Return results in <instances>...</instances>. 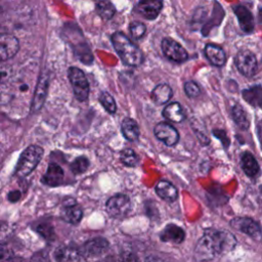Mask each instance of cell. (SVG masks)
<instances>
[{
    "label": "cell",
    "mask_w": 262,
    "mask_h": 262,
    "mask_svg": "<svg viewBox=\"0 0 262 262\" xmlns=\"http://www.w3.org/2000/svg\"><path fill=\"white\" fill-rule=\"evenodd\" d=\"M236 246L235 236L226 230L210 229L199 239L194 248V258L199 262L211 261L224 255Z\"/></svg>",
    "instance_id": "1"
},
{
    "label": "cell",
    "mask_w": 262,
    "mask_h": 262,
    "mask_svg": "<svg viewBox=\"0 0 262 262\" xmlns=\"http://www.w3.org/2000/svg\"><path fill=\"white\" fill-rule=\"evenodd\" d=\"M113 46L121 60L131 67H138L142 63L143 55L139 47L122 32H116L111 37Z\"/></svg>",
    "instance_id": "2"
},
{
    "label": "cell",
    "mask_w": 262,
    "mask_h": 262,
    "mask_svg": "<svg viewBox=\"0 0 262 262\" xmlns=\"http://www.w3.org/2000/svg\"><path fill=\"white\" fill-rule=\"evenodd\" d=\"M44 154V149L37 145L32 144L29 145L20 155L16 169L15 174L18 177H26L31 174L35 170V168L38 166L39 162L41 161Z\"/></svg>",
    "instance_id": "3"
},
{
    "label": "cell",
    "mask_w": 262,
    "mask_h": 262,
    "mask_svg": "<svg viewBox=\"0 0 262 262\" xmlns=\"http://www.w3.org/2000/svg\"><path fill=\"white\" fill-rule=\"evenodd\" d=\"M68 77L76 98L85 101L89 96V83L84 72L79 68L71 67L68 70Z\"/></svg>",
    "instance_id": "4"
},
{
    "label": "cell",
    "mask_w": 262,
    "mask_h": 262,
    "mask_svg": "<svg viewBox=\"0 0 262 262\" xmlns=\"http://www.w3.org/2000/svg\"><path fill=\"white\" fill-rule=\"evenodd\" d=\"M131 209V202L126 194L117 193L111 196L105 203V210L113 218L125 217Z\"/></svg>",
    "instance_id": "5"
},
{
    "label": "cell",
    "mask_w": 262,
    "mask_h": 262,
    "mask_svg": "<svg viewBox=\"0 0 262 262\" xmlns=\"http://www.w3.org/2000/svg\"><path fill=\"white\" fill-rule=\"evenodd\" d=\"M230 226L246 235L250 236L255 242L262 241V229L260 225L249 217H235L231 219Z\"/></svg>",
    "instance_id": "6"
},
{
    "label": "cell",
    "mask_w": 262,
    "mask_h": 262,
    "mask_svg": "<svg viewBox=\"0 0 262 262\" xmlns=\"http://www.w3.org/2000/svg\"><path fill=\"white\" fill-rule=\"evenodd\" d=\"M234 62L239 73L246 77L254 76L258 68L256 55L248 49L239 50L235 55Z\"/></svg>",
    "instance_id": "7"
},
{
    "label": "cell",
    "mask_w": 262,
    "mask_h": 262,
    "mask_svg": "<svg viewBox=\"0 0 262 262\" xmlns=\"http://www.w3.org/2000/svg\"><path fill=\"white\" fill-rule=\"evenodd\" d=\"M162 51L164 55L175 62H183L188 58L186 50L175 40L171 38H164L161 43Z\"/></svg>",
    "instance_id": "8"
},
{
    "label": "cell",
    "mask_w": 262,
    "mask_h": 262,
    "mask_svg": "<svg viewBox=\"0 0 262 262\" xmlns=\"http://www.w3.org/2000/svg\"><path fill=\"white\" fill-rule=\"evenodd\" d=\"M48 85H49V73L43 72L42 74H40L39 80L35 88V92L33 94V99L31 103L32 112L36 113L42 108L47 95Z\"/></svg>",
    "instance_id": "9"
},
{
    "label": "cell",
    "mask_w": 262,
    "mask_h": 262,
    "mask_svg": "<svg viewBox=\"0 0 262 262\" xmlns=\"http://www.w3.org/2000/svg\"><path fill=\"white\" fill-rule=\"evenodd\" d=\"M154 134L167 146H174L179 140V133L176 128L166 122L158 123L154 128Z\"/></svg>",
    "instance_id": "10"
},
{
    "label": "cell",
    "mask_w": 262,
    "mask_h": 262,
    "mask_svg": "<svg viewBox=\"0 0 262 262\" xmlns=\"http://www.w3.org/2000/svg\"><path fill=\"white\" fill-rule=\"evenodd\" d=\"M60 216L66 222L71 224H77L81 221L83 217V211L74 199L69 198L64 201L62 205Z\"/></svg>",
    "instance_id": "11"
},
{
    "label": "cell",
    "mask_w": 262,
    "mask_h": 262,
    "mask_svg": "<svg viewBox=\"0 0 262 262\" xmlns=\"http://www.w3.org/2000/svg\"><path fill=\"white\" fill-rule=\"evenodd\" d=\"M19 49L16 37L11 34L2 33L0 35V58L2 61L13 57Z\"/></svg>",
    "instance_id": "12"
},
{
    "label": "cell",
    "mask_w": 262,
    "mask_h": 262,
    "mask_svg": "<svg viewBox=\"0 0 262 262\" xmlns=\"http://www.w3.org/2000/svg\"><path fill=\"white\" fill-rule=\"evenodd\" d=\"M63 176H64V173L62 168L55 163H50L47 167L45 174L41 178V181L45 185L55 187L62 183Z\"/></svg>",
    "instance_id": "13"
},
{
    "label": "cell",
    "mask_w": 262,
    "mask_h": 262,
    "mask_svg": "<svg viewBox=\"0 0 262 262\" xmlns=\"http://www.w3.org/2000/svg\"><path fill=\"white\" fill-rule=\"evenodd\" d=\"M54 258L56 262H86L84 254L73 247H61L56 249Z\"/></svg>",
    "instance_id": "14"
},
{
    "label": "cell",
    "mask_w": 262,
    "mask_h": 262,
    "mask_svg": "<svg viewBox=\"0 0 262 262\" xmlns=\"http://www.w3.org/2000/svg\"><path fill=\"white\" fill-rule=\"evenodd\" d=\"M108 249V242L103 237H94L83 247V254L90 257H99Z\"/></svg>",
    "instance_id": "15"
},
{
    "label": "cell",
    "mask_w": 262,
    "mask_h": 262,
    "mask_svg": "<svg viewBox=\"0 0 262 262\" xmlns=\"http://www.w3.org/2000/svg\"><path fill=\"white\" fill-rule=\"evenodd\" d=\"M232 9L237 17L241 29L245 33H251L254 30V17L251 11L244 5H235Z\"/></svg>",
    "instance_id": "16"
},
{
    "label": "cell",
    "mask_w": 262,
    "mask_h": 262,
    "mask_svg": "<svg viewBox=\"0 0 262 262\" xmlns=\"http://www.w3.org/2000/svg\"><path fill=\"white\" fill-rule=\"evenodd\" d=\"M163 8V2L158 0L140 1L137 4L138 12L146 19H155Z\"/></svg>",
    "instance_id": "17"
},
{
    "label": "cell",
    "mask_w": 262,
    "mask_h": 262,
    "mask_svg": "<svg viewBox=\"0 0 262 262\" xmlns=\"http://www.w3.org/2000/svg\"><path fill=\"white\" fill-rule=\"evenodd\" d=\"M156 193L164 201L172 203L174 201L177 200L178 198V190L177 188L168 180H160L158 181V183L156 184L155 187Z\"/></svg>",
    "instance_id": "18"
},
{
    "label": "cell",
    "mask_w": 262,
    "mask_h": 262,
    "mask_svg": "<svg viewBox=\"0 0 262 262\" xmlns=\"http://www.w3.org/2000/svg\"><path fill=\"white\" fill-rule=\"evenodd\" d=\"M205 55L208 60L215 67H222L226 61L224 50L216 44H207L205 46Z\"/></svg>",
    "instance_id": "19"
},
{
    "label": "cell",
    "mask_w": 262,
    "mask_h": 262,
    "mask_svg": "<svg viewBox=\"0 0 262 262\" xmlns=\"http://www.w3.org/2000/svg\"><path fill=\"white\" fill-rule=\"evenodd\" d=\"M160 237L163 242H171V243L179 244L184 239L185 232L181 227L175 224H168L164 228V230L161 232Z\"/></svg>",
    "instance_id": "20"
},
{
    "label": "cell",
    "mask_w": 262,
    "mask_h": 262,
    "mask_svg": "<svg viewBox=\"0 0 262 262\" xmlns=\"http://www.w3.org/2000/svg\"><path fill=\"white\" fill-rule=\"evenodd\" d=\"M241 165H242V169L244 170L246 175H248L249 177L254 178L258 176L260 172V167L258 162L256 161V159L251 152L249 151L243 152L241 157Z\"/></svg>",
    "instance_id": "21"
},
{
    "label": "cell",
    "mask_w": 262,
    "mask_h": 262,
    "mask_svg": "<svg viewBox=\"0 0 262 262\" xmlns=\"http://www.w3.org/2000/svg\"><path fill=\"white\" fill-rule=\"evenodd\" d=\"M162 114L164 118L174 123H180L185 119V114L183 112V108L181 104L177 101L171 102L167 106H165Z\"/></svg>",
    "instance_id": "22"
},
{
    "label": "cell",
    "mask_w": 262,
    "mask_h": 262,
    "mask_svg": "<svg viewBox=\"0 0 262 262\" xmlns=\"http://www.w3.org/2000/svg\"><path fill=\"white\" fill-rule=\"evenodd\" d=\"M121 130L123 136L129 141H135L139 137V127L136 121L132 118L126 117L121 124Z\"/></svg>",
    "instance_id": "23"
},
{
    "label": "cell",
    "mask_w": 262,
    "mask_h": 262,
    "mask_svg": "<svg viewBox=\"0 0 262 262\" xmlns=\"http://www.w3.org/2000/svg\"><path fill=\"white\" fill-rule=\"evenodd\" d=\"M172 94H173V91L171 87L166 83H162V84H158L152 89L151 99L157 104H164L170 100V98L172 97Z\"/></svg>",
    "instance_id": "24"
},
{
    "label": "cell",
    "mask_w": 262,
    "mask_h": 262,
    "mask_svg": "<svg viewBox=\"0 0 262 262\" xmlns=\"http://www.w3.org/2000/svg\"><path fill=\"white\" fill-rule=\"evenodd\" d=\"M244 99L254 107L262 108V87L256 85L243 91Z\"/></svg>",
    "instance_id": "25"
},
{
    "label": "cell",
    "mask_w": 262,
    "mask_h": 262,
    "mask_svg": "<svg viewBox=\"0 0 262 262\" xmlns=\"http://www.w3.org/2000/svg\"><path fill=\"white\" fill-rule=\"evenodd\" d=\"M231 116L236 126L243 130H248L250 127V119L248 113L241 104H234L231 110Z\"/></svg>",
    "instance_id": "26"
},
{
    "label": "cell",
    "mask_w": 262,
    "mask_h": 262,
    "mask_svg": "<svg viewBox=\"0 0 262 262\" xmlns=\"http://www.w3.org/2000/svg\"><path fill=\"white\" fill-rule=\"evenodd\" d=\"M96 13L104 20L112 19L116 13V8L110 1H98L95 3Z\"/></svg>",
    "instance_id": "27"
},
{
    "label": "cell",
    "mask_w": 262,
    "mask_h": 262,
    "mask_svg": "<svg viewBox=\"0 0 262 262\" xmlns=\"http://www.w3.org/2000/svg\"><path fill=\"white\" fill-rule=\"evenodd\" d=\"M98 101L110 114H115L117 112V104L114 97L106 91H101L98 95Z\"/></svg>",
    "instance_id": "28"
},
{
    "label": "cell",
    "mask_w": 262,
    "mask_h": 262,
    "mask_svg": "<svg viewBox=\"0 0 262 262\" xmlns=\"http://www.w3.org/2000/svg\"><path fill=\"white\" fill-rule=\"evenodd\" d=\"M121 162L127 167H135L138 163V157L132 148L126 147L120 152Z\"/></svg>",
    "instance_id": "29"
},
{
    "label": "cell",
    "mask_w": 262,
    "mask_h": 262,
    "mask_svg": "<svg viewBox=\"0 0 262 262\" xmlns=\"http://www.w3.org/2000/svg\"><path fill=\"white\" fill-rule=\"evenodd\" d=\"M88 167H89V160L84 156L77 157L70 165V169L74 174L84 173L88 169Z\"/></svg>",
    "instance_id": "30"
},
{
    "label": "cell",
    "mask_w": 262,
    "mask_h": 262,
    "mask_svg": "<svg viewBox=\"0 0 262 262\" xmlns=\"http://www.w3.org/2000/svg\"><path fill=\"white\" fill-rule=\"evenodd\" d=\"M129 30H130V34L132 36L133 39L135 40H139L141 39L146 31V27L144 24L140 23V21H132L129 26Z\"/></svg>",
    "instance_id": "31"
},
{
    "label": "cell",
    "mask_w": 262,
    "mask_h": 262,
    "mask_svg": "<svg viewBox=\"0 0 262 262\" xmlns=\"http://www.w3.org/2000/svg\"><path fill=\"white\" fill-rule=\"evenodd\" d=\"M184 92L190 98H195L201 94V89L194 81H187L184 84Z\"/></svg>",
    "instance_id": "32"
},
{
    "label": "cell",
    "mask_w": 262,
    "mask_h": 262,
    "mask_svg": "<svg viewBox=\"0 0 262 262\" xmlns=\"http://www.w3.org/2000/svg\"><path fill=\"white\" fill-rule=\"evenodd\" d=\"M37 231L42 235L44 236L45 238L47 239H51L53 238L54 236V231H53V228L51 227L50 224H47V223H41L37 226Z\"/></svg>",
    "instance_id": "33"
},
{
    "label": "cell",
    "mask_w": 262,
    "mask_h": 262,
    "mask_svg": "<svg viewBox=\"0 0 262 262\" xmlns=\"http://www.w3.org/2000/svg\"><path fill=\"white\" fill-rule=\"evenodd\" d=\"M120 262H138V259L132 252L124 251L120 255Z\"/></svg>",
    "instance_id": "34"
},
{
    "label": "cell",
    "mask_w": 262,
    "mask_h": 262,
    "mask_svg": "<svg viewBox=\"0 0 262 262\" xmlns=\"http://www.w3.org/2000/svg\"><path fill=\"white\" fill-rule=\"evenodd\" d=\"M31 262H49V257L48 254L44 251H40L35 253L32 258H31Z\"/></svg>",
    "instance_id": "35"
},
{
    "label": "cell",
    "mask_w": 262,
    "mask_h": 262,
    "mask_svg": "<svg viewBox=\"0 0 262 262\" xmlns=\"http://www.w3.org/2000/svg\"><path fill=\"white\" fill-rule=\"evenodd\" d=\"M20 196H21V193H20L18 190H16V189L10 190V191L8 192V194H7V199H8L9 202H11V203L17 202V201L20 199Z\"/></svg>",
    "instance_id": "36"
},
{
    "label": "cell",
    "mask_w": 262,
    "mask_h": 262,
    "mask_svg": "<svg viewBox=\"0 0 262 262\" xmlns=\"http://www.w3.org/2000/svg\"><path fill=\"white\" fill-rule=\"evenodd\" d=\"M16 91L21 94H27L30 91V84L27 83L26 81H21L20 83H18Z\"/></svg>",
    "instance_id": "37"
},
{
    "label": "cell",
    "mask_w": 262,
    "mask_h": 262,
    "mask_svg": "<svg viewBox=\"0 0 262 262\" xmlns=\"http://www.w3.org/2000/svg\"><path fill=\"white\" fill-rule=\"evenodd\" d=\"M145 262H163L160 258L155 257V256H149L145 259Z\"/></svg>",
    "instance_id": "38"
},
{
    "label": "cell",
    "mask_w": 262,
    "mask_h": 262,
    "mask_svg": "<svg viewBox=\"0 0 262 262\" xmlns=\"http://www.w3.org/2000/svg\"><path fill=\"white\" fill-rule=\"evenodd\" d=\"M5 262H24V260L20 257H12V258H8Z\"/></svg>",
    "instance_id": "39"
},
{
    "label": "cell",
    "mask_w": 262,
    "mask_h": 262,
    "mask_svg": "<svg viewBox=\"0 0 262 262\" xmlns=\"http://www.w3.org/2000/svg\"><path fill=\"white\" fill-rule=\"evenodd\" d=\"M257 134H258V136H259V140H260V143H261V146H262V127H259V128H258Z\"/></svg>",
    "instance_id": "40"
},
{
    "label": "cell",
    "mask_w": 262,
    "mask_h": 262,
    "mask_svg": "<svg viewBox=\"0 0 262 262\" xmlns=\"http://www.w3.org/2000/svg\"><path fill=\"white\" fill-rule=\"evenodd\" d=\"M258 16H259V20H260V23H262V7L259 9V11H258Z\"/></svg>",
    "instance_id": "41"
}]
</instances>
